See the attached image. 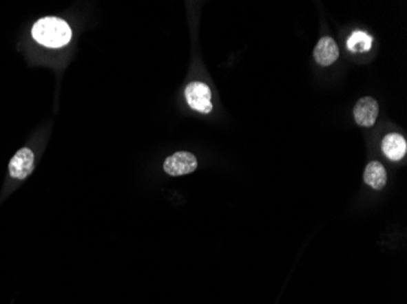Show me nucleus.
<instances>
[{
  "instance_id": "1a4fd4ad",
  "label": "nucleus",
  "mask_w": 407,
  "mask_h": 304,
  "mask_svg": "<svg viewBox=\"0 0 407 304\" xmlns=\"http://www.w3.org/2000/svg\"><path fill=\"white\" fill-rule=\"evenodd\" d=\"M372 47V37L368 33L355 31L348 39V49L351 53H366Z\"/></svg>"
},
{
  "instance_id": "20e7f679",
  "label": "nucleus",
  "mask_w": 407,
  "mask_h": 304,
  "mask_svg": "<svg viewBox=\"0 0 407 304\" xmlns=\"http://www.w3.org/2000/svg\"><path fill=\"white\" fill-rule=\"evenodd\" d=\"M378 113H379L378 102L371 96L359 99L354 107L355 121L359 126L366 127V128L375 126Z\"/></svg>"
},
{
  "instance_id": "6e6552de",
  "label": "nucleus",
  "mask_w": 407,
  "mask_h": 304,
  "mask_svg": "<svg viewBox=\"0 0 407 304\" xmlns=\"http://www.w3.org/2000/svg\"><path fill=\"white\" fill-rule=\"evenodd\" d=\"M364 180L372 189L381 190L386 186V168L378 161H372L367 164L364 174Z\"/></svg>"
},
{
  "instance_id": "0eeeda50",
  "label": "nucleus",
  "mask_w": 407,
  "mask_h": 304,
  "mask_svg": "<svg viewBox=\"0 0 407 304\" xmlns=\"http://www.w3.org/2000/svg\"><path fill=\"white\" fill-rule=\"evenodd\" d=\"M382 150L391 161H400L406 155V140L397 133H390L383 139Z\"/></svg>"
},
{
  "instance_id": "39448f33",
  "label": "nucleus",
  "mask_w": 407,
  "mask_h": 304,
  "mask_svg": "<svg viewBox=\"0 0 407 304\" xmlns=\"http://www.w3.org/2000/svg\"><path fill=\"white\" fill-rule=\"evenodd\" d=\"M34 167V155L30 149H21L11 158L9 163V173L14 179H26L32 173Z\"/></svg>"
},
{
  "instance_id": "423d86ee",
  "label": "nucleus",
  "mask_w": 407,
  "mask_h": 304,
  "mask_svg": "<svg viewBox=\"0 0 407 304\" xmlns=\"http://www.w3.org/2000/svg\"><path fill=\"white\" fill-rule=\"evenodd\" d=\"M313 58L321 66H331L339 58V49L337 43L331 37H323L320 39L317 45L313 50Z\"/></svg>"
},
{
  "instance_id": "f257e3e1",
  "label": "nucleus",
  "mask_w": 407,
  "mask_h": 304,
  "mask_svg": "<svg viewBox=\"0 0 407 304\" xmlns=\"http://www.w3.org/2000/svg\"><path fill=\"white\" fill-rule=\"evenodd\" d=\"M32 37L44 47H60L69 44L72 37L69 23L58 17H44L34 23Z\"/></svg>"
},
{
  "instance_id": "f03ea898",
  "label": "nucleus",
  "mask_w": 407,
  "mask_h": 304,
  "mask_svg": "<svg viewBox=\"0 0 407 304\" xmlns=\"http://www.w3.org/2000/svg\"><path fill=\"white\" fill-rule=\"evenodd\" d=\"M188 105L200 113H210L212 111L211 90L209 85L201 82H191L185 90Z\"/></svg>"
},
{
  "instance_id": "7ed1b4c3",
  "label": "nucleus",
  "mask_w": 407,
  "mask_h": 304,
  "mask_svg": "<svg viewBox=\"0 0 407 304\" xmlns=\"http://www.w3.org/2000/svg\"><path fill=\"white\" fill-rule=\"evenodd\" d=\"M198 168L196 156L187 151L176 152L175 155L166 158L164 171L172 177H180L185 174L193 173Z\"/></svg>"
}]
</instances>
